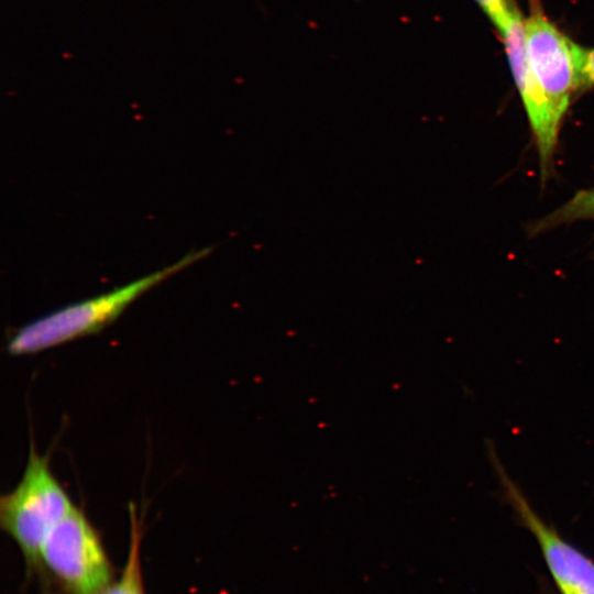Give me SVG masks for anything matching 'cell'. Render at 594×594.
I'll return each mask as SVG.
<instances>
[{"mask_svg":"<svg viewBox=\"0 0 594 594\" xmlns=\"http://www.w3.org/2000/svg\"><path fill=\"white\" fill-rule=\"evenodd\" d=\"M211 251V248L193 251L176 263L124 286L34 319L11 336L8 353L15 356L35 354L101 331L145 292Z\"/></svg>","mask_w":594,"mask_h":594,"instance_id":"obj_1","label":"cell"},{"mask_svg":"<svg viewBox=\"0 0 594 594\" xmlns=\"http://www.w3.org/2000/svg\"><path fill=\"white\" fill-rule=\"evenodd\" d=\"M75 505L54 476L48 459L31 442L16 486L0 497L1 528L15 541L30 568H37L44 541Z\"/></svg>","mask_w":594,"mask_h":594,"instance_id":"obj_2","label":"cell"},{"mask_svg":"<svg viewBox=\"0 0 594 594\" xmlns=\"http://www.w3.org/2000/svg\"><path fill=\"white\" fill-rule=\"evenodd\" d=\"M40 563L67 594H97L113 581L102 540L76 506L47 536Z\"/></svg>","mask_w":594,"mask_h":594,"instance_id":"obj_3","label":"cell"},{"mask_svg":"<svg viewBox=\"0 0 594 594\" xmlns=\"http://www.w3.org/2000/svg\"><path fill=\"white\" fill-rule=\"evenodd\" d=\"M486 454L503 502L514 509L518 522L535 536L561 593L594 594V562L566 542L554 527L544 522L521 487L508 474L491 440L486 441Z\"/></svg>","mask_w":594,"mask_h":594,"instance_id":"obj_4","label":"cell"},{"mask_svg":"<svg viewBox=\"0 0 594 594\" xmlns=\"http://www.w3.org/2000/svg\"><path fill=\"white\" fill-rule=\"evenodd\" d=\"M525 51L531 70L551 103L563 118L579 91L575 44L531 0L530 14L524 19Z\"/></svg>","mask_w":594,"mask_h":594,"instance_id":"obj_5","label":"cell"},{"mask_svg":"<svg viewBox=\"0 0 594 594\" xmlns=\"http://www.w3.org/2000/svg\"><path fill=\"white\" fill-rule=\"evenodd\" d=\"M501 36L514 81L525 108L538 153L541 183L552 169L558 136L563 118L558 113L531 70L525 51L524 19L519 14Z\"/></svg>","mask_w":594,"mask_h":594,"instance_id":"obj_6","label":"cell"},{"mask_svg":"<svg viewBox=\"0 0 594 594\" xmlns=\"http://www.w3.org/2000/svg\"><path fill=\"white\" fill-rule=\"evenodd\" d=\"M578 220L594 221V187L579 190L570 200L546 217L532 222L528 232L538 235Z\"/></svg>","mask_w":594,"mask_h":594,"instance_id":"obj_7","label":"cell"},{"mask_svg":"<svg viewBox=\"0 0 594 594\" xmlns=\"http://www.w3.org/2000/svg\"><path fill=\"white\" fill-rule=\"evenodd\" d=\"M131 536L128 557L121 575L97 594H145L142 579L140 541L141 534L135 509L130 506Z\"/></svg>","mask_w":594,"mask_h":594,"instance_id":"obj_8","label":"cell"},{"mask_svg":"<svg viewBox=\"0 0 594 594\" xmlns=\"http://www.w3.org/2000/svg\"><path fill=\"white\" fill-rule=\"evenodd\" d=\"M474 1L491 20L498 33L504 31L520 14L512 0Z\"/></svg>","mask_w":594,"mask_h":594,"instance_id":"obj_9","label":"cell"},{"mask_svg":"<svg viewBox=\"0 0 594 594\" xmlns=\"http://www.w3.org/2000/svg\"><path fill=\"white\" fill-rule=\"evenodd\" d=\"M579 91L594 87V47L575 44Z\"/></svg>","mask_w":594,"mask_h":594,"instance_id":"obj_10","label":"cell"}]
</instances>
